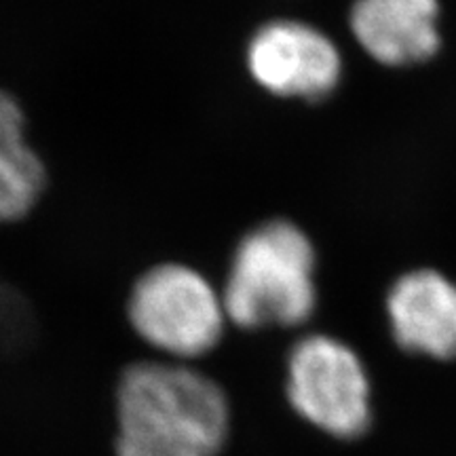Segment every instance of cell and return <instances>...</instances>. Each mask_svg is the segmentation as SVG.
Wrapping results in <instances>:
<instances>
[{
  "label": "cell",
  "instance_id": "277c9868",
  "mask_svg": "<svg viewBox=\"0 0 456 456\" xmlns=\"http://www.w3.org/2000/svg\"><path fill=\"white\" fill-rule=\"evenodd\" d=\"M292 406L330 436H362L370 425V380L357 353L330 336H309L289 355Z\"/></svg>",
  "mask_w": 456,
  "mask_h": 456
},
{
  "label": "cell",
  "instance_id": "3957f363",
  "mask_svg": "<svg viewBox=\"0 0 456 456\" xmlns=\"http://www.w3.org/2000/svg\"><path fill=\"white\" fill-rule=\"evenodd\" d=\"M129 319L146 342L175 357L214 349L224 328V302L201 273L161 265L140 277L129 298Z\"/></svg>",
  "mask_w": 456,
  "mask_h": 456
},
{
  "label": "cell",
  "instance_id": "52a82bcc",
  "mask_svg": "<svg viewBox=\"0 0 456 456\" xmlns=\"http://www.w3.org/2000/svg\"><path fill=\"white\" fill-rule=\"evenodd\" d=\"M437 0H357L351 30L363 51L385 66H412L440 47Z\"/></svg>",
  "mask_w": 456,
  "mask_h": 456
},
{
  "label": "cell",
  "instance_id": "8992f818",
  "mask_svg": "<svg viewBox=\"0 0 456 456\" xmlns=\"http://www.w3.org/2000/svg\"><path fill=\"white\" fill-rule=\"evenodd\" d=\"M393 336L406 351L436 359L456 357V285L437 271H412L387 300Z\"/></svg>",
  "mask_w": 456,
  "mask_h": 456
},
{
  "label": "cell",
  "instance_id": "6da1fadb",
  "mask_svg": "<svg viewBox=\"0 0 456 456\" xmlns=\"http://www.w3.org/2000/svg\"><path fill=\"white\" fill-rule=\"evenodd\" d=\"M228 403L205 376L167 363H138L118 387V456H216Z\"/></svg>",
  "mask_w": 456,
  "mask_h": 456
},
{
  "label": "cell",
  "instance_id": "7a4b0ae2",
  "mask_svg": "<svg viewBox=\"0 0 456 456\" xmlns=\"http://www.w3.org/2000/svg\"><path fill=\"white\" fill-rule=\"evenodd\" d=\"M315 249L288 220L266 222L239 243L222 294L241 328L300 326L315 309Z\"/></svg>",
  "mask_w": 456,
  "mask_h": 456
},
{
  "label": "cell",
  "instance_id": "ba28073f",
  "mask_svg": "<svg viewBox=\"0 0 456 456\" xmlns=\"http://www.w3.org/2000/svg\"><path fill=\"white\" fill-rule=\"evenodd\" d=\"M45 182V169L24 134L0 131V222L28 214Z\"/></svg>",
  "mask_w": 456,
  "mask_h": 456
},
{
  "label": "cell",
  "instance_id": "5b68a950",
  "mask_svg": "<svg viewBox=\"0 0 456 456\" xmlns=\"http://www.w3.org/2000/svg\"><path fill=\"white\" fill-rule=\"evenodd\" d=\"M254 81L281 98L322 100L340 81L342 61L336 45L317 28L277 20L262 26L248 47Z\"/></svg>",
  "mask_w": 456,
  "mask_h": 456
}]
</instances>
